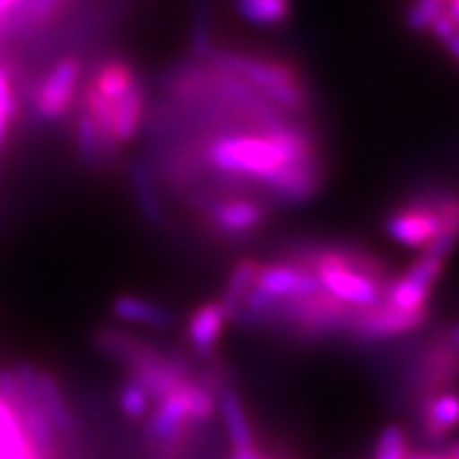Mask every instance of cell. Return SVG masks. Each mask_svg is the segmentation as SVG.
<instances>
[{"label":"cell","mask_w":459,"mask_h":459,"mask_svg":"<svg viewBox=\"0 0 459 459\" xmlns=\"http://www.w3.org/2000/svg\"><path fill=\"white\" fill-rule=\"evenodd\" d=\"M319 156L317 141L302 126L271 122L254 134L217 136L204 149V164L220 175L255 183L296 160Z\"/></svg>","instance_id":"6da1fadb"},{"label":"cell","mask_w":459,"mask_h":459,"mask_svg":"<svg viewBox=\"0 0 459 459\" xmlns=\"http://www.w3.org/2000/svg\"><path fill=\"white\" fill-rule=\"evenodd\" d=\"M209 62L213 71L226 73L249 85L268 105L290 113H300L308 105V91L302 74L283 60L240 51H213Z\"/></svg>","instance_id":"7a4b0ae2"},{"label":"cell","mask_w":459,"mask_h":459,"mask_svg":"<svg viewBox=\"0 0 459 459\" xmlns=\"http://www.w3.org/2000/svg\"><path fill=\"white\" fill-rule=\"evenodd\" d=\"M412 402L440 392H455L459 385V351L445 334L423 344L409 368Z\"/></svg>","instance_id":"3957f363"},{"label":"cell","mask_w":459,"mask_h":459,"mask_svg":"<svg viewBox=\"0 0 459 459\" xmlns=\"http://www.w3.org/2000/svg\"><path fill=\"white\" fill-rule=\"evenodd\" d=\"M196 209L217 238H247L268 221V206L249 196H204Z\"/></svg>","instance_id":"277c9868"},{"label":"cell","mask_w":459,"mask_h":459,"mask_svg":"<svg viewBox=\"0 0 459 459\" xmlns=\"http://www.w3.org/2000/svg\"><path fill=\"white\" fill-rule=\"evenodd\" d=\"M273 203L281 206H302L319 196L324 189V164L319 156L296 160L273 170L257 181Z\"/></svg>","instance_id":"5b68a950"},{"label":"cell","mask_w":459,"mask_h":459,"mask_svg":"<svg viewBox=\"0 0 459 459\" xmlns=\"http://www.w3.org/2000/svg\"><path fill=\"white\" fill-rule=\"evenodd\" d=\"M426 321L428 308L417 313H404L395 311V308L387 307L385 302L378 300L372 307L355 308L351 324H349L347 334L344 336L359 344H375L381 341H389L394 336L411 334V332L426 325Z\"/></svg>","instance_id":"8992f818"},{"label":"cell","mask_w":459,"mask_h":459,"mask_svg":"<svg viewBox=\"0 0 459 459\" xmlns=\"http://www.w3.org/2000/svg\"><path fill=\"white\" fill-rule=\"evenodd\" d=\"M82 82V62L77 57H62L41 79L34 91V108L48 122H57L71 111Z\"/></svg>","instance_id":"52a82bcc"},{"label":"cell","mask_w":459,"mask_h":459,"mask_svg":"<svg viewBox=\"0 0 459 459\" xmlns=\"http://www.w3.org/2000/svg\"><path fill=\"white\" fill-rule=\"evenodd\" d=\"M387 237L402 247L423 249L443 232V221L434 211L412 204L406 200L385 217Z\"/></svg>","instance_id":"ba28073f"},{"label":"cell","mask_w":459,"mask_h":459,"mask_svg":"<svg viewBox=\"0 0 459 459\" xmlns=\"http://www.w3.org/2000/svg\"><path fill=\"white\" fill-rule=\"evenodd\" d=\"M255 287L264 294L279 298V300H298V298L315 296L324 290L317 274L287 262L260 264Z\"/></svg>","instance_id":"9c48e42d"},{"label":"cell","mask_w":459,"mask_h":459,"mask_svg":"<svg viewBox=\"0 0 459 459\" xmlns=\"http://www.w3.org/2000/svg\"><path fill=\"white\" fill-rule=\"evenodd\" d=\"M313 273L317 274L324 291L349 307L366 308L381 300L383 287L364 274L349 271V268L336 266V264H321Z\"/></svg>","instance_id":"30bf717a"},{"label":"cell","mask_w":459,"mask_h":459,"mask_svg":"<svg viewBox=\"0 0 459 459\" xmlns=\"http://www.w3.org/2000/svg\"><path fill=\"white\" fill-rule=\"evenodd\" d=\"M228 321V313L220 300L204 302L194 308V313L187 319L186 336L189 349L198 359L206 361V364L215 361L217 347H220Z\"/></svg>","instance_id":"8fae6325"},{"label":"cell","mask_w":459,"mask_h":459,"mask_svg":"<svg viewBox=\"0 0 459 459\" xmlns=\"http://www.w3.org/2000/svg\"><path fill=\"white\" fill-rule=\"evenodd\" d=\"M415 417L423 438L440 443L459 426V392H440L415 400Z\"/></svg>","instance_id":"7c38bea8"},{"label":"cell","mask_w":459,"mask_h":459,"mask_svg":"<svg viewBox=\"0 0 459 459\" xmlns=\"http://www.w3.org/2000/svg\"><path fill=\"white\" fill-rule=\"evenodd\" d=\"M37 389L39 400H41V406L48 412L57 438L73 440L74 434H77V419H74L71 406H68L66 395L62 392L57 378L49 370L37 368Z\"/></svg>","instance_id":"4fadbf2b"},{"label":"cell","mask_w":459,"mask_h":459,"mask_svg":"<svg viewBox=\"0 0 459 459\" xmlns=\"http://www.w3.org/2000/svg\"><path fill=\"white\" fill-rule=\"evenodd\" d=\"M143 111H145V90L139 79L117 100L111 102L113 139L119 147L130 145L136 139L143 124Z\"/></svg>","instance_id":"5bb4252c"},{"label":"cell","mask_w":459,"mask_h":459,"mask_svg":"<svg viewBox=\"0 0 459 459\" xmlns=\"http://www.w3.org/2000/svg\"><path fill=\"white\" fill-rule=\"evenodd\" d=\"M111 313L115 319L130 325H145L153 330H170L175 325V315L162 304L147 300V298L122 294L111 302Z\"/></svg>","instance_id":"9a60e30c"},{"label":"cell","mask_w":459,"mask_h":459,"mask_svg":"<svg viewBox=\"0 0 459 459\" xmlns=\"http://www.w3.org/2000/svg\"><path fill=\"white\" fill-rule=\"evenodd\" d=\"M128 181L141 215L145 217L152 226L162 228L166 223V209L162 196H160V189L156 186V177H153L152 166H149L143 158H136L134 162L130 164Z\"/></svg>","instance_id":"2e32d148"},{"label":"cell","mask_w":459,"mask_h":459,"mask_svg":"<svg viewBox=\"0 0 459 459\" xmlns=\"http://www.w3.org/2000/svg\"><path fill=\"white\" fill-rule=\"evenodd\" d=\"M217 411L221 412L223 428H226L232 449L255 446V436L254 429H251L249 417H247L243 400H240L238 392L230 383L217 392Z\"/></svg>","instance_id":"e0dca14e"},{"label":"cell","mask_w":459,"mask_h":459,"mask_svg":"<svg viewBox=\"0 0 459 459\" xmlns=\"http://www.w3.org/2000/svg\"><path fill=\"white\" fill-rule=\"evenodd\" d=\"M260 264L262 262H257L255 257H240V260L232 266V271H230L226 287H223V296L220 298L230 321H232L234 315L238 313V308L243 307L247 294L255 287V277L257 271H260Z\"/></svg>","instance_id":"ac0fdd59"},{"label":"cell","mask_w":459,"mask_h":459,"mask_svg":"<svg viewBox=\"0 0 459 459\" xmlns=\"http://www.w3.org/2000/svg\"><path fill=\"white\" fill-rule=\"evenodd\" d=\"M136 82H139V73H136V68L128 60H122V57H111V60L102 62L99 71L94 73V77L90 79L94 90L107 102L117 100Z\"/></svg>","instance_id":"d6986e66"},{"label":"cell","mask_w":459,"mask_h":459,"mask_svg":"<svg viewBox=\"0 0 459 459\" xmlns=\"http://www.w3.org/2000/svg\"><path fill=\"white\" fill-rule=\"evenodd\" d=\"M429 296H432V287L417 283V281L402 274V277H394L383 287L381 302H385L387 307L395 308V311L417 313L426 311Z\"/></svg>","instance_id":"ffe728a7"},{"label":"cell","mask_w":459,"mask_h":459,"mask_svg":"<svg viewBox=\"0 0 459 459\" xmlns=\"http://www.w3.org/2000/svg\"><path fill=\"white\" fill-rule=\"evenodd\" d=\"M234 9L249 24L273 28L290 20L294 4L291 0H234Z\"/></svg>","instance_id":"44dd1931"},{"label":"cell","mask_w":459,"mask_h":459,"mask_svg":"<svg viewBox=\"0 0 459 459\" xmlns=\"http://www.w3.org/2000/svg\"><path fill=\"white\" fill-rule=\"evenodd\" d=\"M74 143H77L79 160L85 166L96 169V166L105 162V149H102L100 143V132L96 128L94 119L83 108L77 117V126H74Z\"/></svg>","instance_id":"7402d4cb"},{"label":"cell","mask_w":459,"mask_h":459,"mask_svg":"<svg viewBox=\"0 0 459 459\" xmlns=\"http://www.w3.org/2000/svg\"><path fill=\"white\" fill-rule=\"evenodd\" d=\"M117 406L124 417L136 421V419L147 417L149 411H152V395L147 394V389L141 383L128 377L117 389Z\"/></svg>","instance_id":"603a6c76"},{"label":"cell","mask_w":459,"mask_h":459,"mask_svg":"<svg viewBox=\"0 0 459 459\" xmlns=\"http://www.w3.org/2000/svg\"><path fill=\"white\" fill-rule=\"evenodd\" d=\"M411 455V445H409V434L402 426L383 428L378 434L375 451H372V459H409Z\"/></svg>","instance_id":"cb8c5ba5"},{"label":"cell","mask_w":459,"mask_h":459,"mask_svg":"<svg viewBox=\"0 0 459 459\" xmlns=\"http://www.w3.org/2000/svg\"><path fill=\"white\" fill-rule=\"evenodd\" d=\"M189 49L200 60H209L213 54V32H211V13L206 0H200L196 11H194L192 37H189Z\"/></svg>","instance_id":"d4e9b609"},{"label":"cell","mask_w":459,"mask_h":459,"mask_svg":"<svg viewBox=\"0 0 459 459\" xmlns=\"http://www.w3.org/2000/svg\"><path fill=\"white\" fill-rule=\"evenodd\" d=\"M66 0H17L15 7L22 11V24L24 26H41L54 17L62 9Z\"/></svg>","instance_id":"484cf974"},{"label":"cell","mask_w":459,"mask_h":459,"mask_svg":"<svg viewBox=\"0 0 459 459\" xmlns=\"http://www.w3.org/2000/svg\"><path fill=\"white\" fill-rule=\"evenodd\" d=\"M446 9V4L438 0H412V4L406 11V26L412 32H428L434 20Z\"/></svg>","instance_id":"4316f807"},{"label":"cell","mask_w":459,"mask_h":459,"mask_svg":"<svg viewBox=\"0 0 459 459\" xmlns=\"http://www.w3.org/2000/svg\"><path fill=\"white\" fill-rule=\"evenodd\" d=\"M15 115H17V105H15L13 83H11L7 68L0 66V149L4 145L9 126L15 119Z\"/></svg>","instance_id":"83f0119b"},{"label":"cell","mask_w":459,"mask_h":459,"mask_svg":"<svg viewBox=\"0 0 459 459\" xmlns=\"http://www.w3.org/2000/svg\"><path fill=\"white\" fill-rule=\"evenodd\" d=\"M445 264L446 262H440L436 260V257H429V255H419L415 262L411 264L409 271L404 274L412 281H417V283L426 285V287H434L438 283V279L443 277L445 273Z\"/></svg>","instance_id":"f1b7e54d"},{"label":"cell","mask_w":459,"mask_h":459,"mask_svg":"<svg viewBox=\"0 0 459 459\" xmlns=\"http://www.w3.org/2000/svg\"><path fill=\"white\" fill-rule=\"evenodd\" d=\"M459 30V26H457V22L453 20V17L449 15V11H443V13H440L438 17H436L434 20V24L429 26V30L428 32H432V37L436 39V41H440V43H445L446 39L451 37V34H455Z\"/></svg>","instance_id":"f546056e"},{"label":"cell","mask_w":459,"mask_h":459,"mask_svg":"<svg viewBox=\"0 0 459 459\" xmlns=\"http://www.w3.org/2000/svg\"><path fill=\"white\" fill-rule=\"evenodd\" d=\"M443 334H445L446 341H449L453 347H455L459 351V321H455V324H451V325H446V328L443 330Z\"/></svg>","instance_id":"4dcf8cb0"},{"label":"cell","mask_w":459,"mask_h":459,"mask_svg":"<svg viewBox=\"0 0 459 459\" xmlns=\"http://www.w3.org/2000/svg\"><path fill=\"white\" fill-rule=\"evenodd\" d=\"M443 45L446 48V51H449V54L459 62V30L455 34H451V37L446 39Z\"/></svg>","instance_id":"1f68e13d"},{"label":"cell","mask_w":459,"mask_h":459,"mask_svg":"<svg viewBox=\"0 0 459 459\" xmlns=\"http://www.w3.org/2000/svg\"><path fill=\"white\" fill-rule=\"evenodd\" d=\"M409 459H449L445 453H411Z\"/></svg>","instance_id":"d6a6232c"},{"label":"cell","mask_w":459,"mask_h":459,"mask_svg":"<svg viewBox=\"0 0 459 459\" xmlns=\"http://www.w3.org/2000/svg\"><path fill=\"white\" fill-rule=\"evenodd\" d=\"M445 455L449 457V459H459V440H457V443H453V445L446 446Z\"/></svg>","instance_id":"836d02e7"},{"label":"cell","mask_w":459,"mask_h":459,"mask_svg":"<svg viewBox=\"0 0 459 459\" xmlns=\"http://www.w3.org/2000/svg\"><path fill=\"white\" fill-rule=\"evenodd\" d=\"M449 3H455V0H446V4H449Z\"/></svg>","instance_id":"e575fe53"},{"label":"cell","mask_w":459,"mask_h":459,"mask_svg":"<svg viewBox=\"0 0 459 459\" xmlns=\"http://www.w3.org/2000/svg\"><path fill=\"white\" fill-rule=\"evenodd\" d=\"M438 3H443V4H446V0H438Z\"/></svg>","instance_id":"d590c367"}]
</instances>
